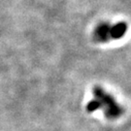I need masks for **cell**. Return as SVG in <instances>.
Instances as JSON below:
<instances>
[{"instance_id":"obj_1","label":"cell","mask_w":131,"mask_h":131,"mask_svg":"<svg viewBox=\"0 0 131 131\" xmlns=\"http://www.w3.org/2000/svg\"><path fill=\"white\" fill-rule=\"evenodd\" d=\"M127 30V24L125 23H118L114 25L111 29V36L114 39H119L122 38Z\"/></svg>"},{"instance_id":"obj_2","label":"cell","mask_w":131,"mask_h":131,"mask_svg":"<svg viewBox=\"0 0 131 131\" xmlns=\"http://www.w3.org/2000/svg\"><path fill=\"white\" fill-rule=\"evenodd\" d=\"M100 106H101L100 101H98V100H91V101L88 104L86 110H88L89 112H94V111H96L97 109H99Z\"/></svg>"}]
</instances>
